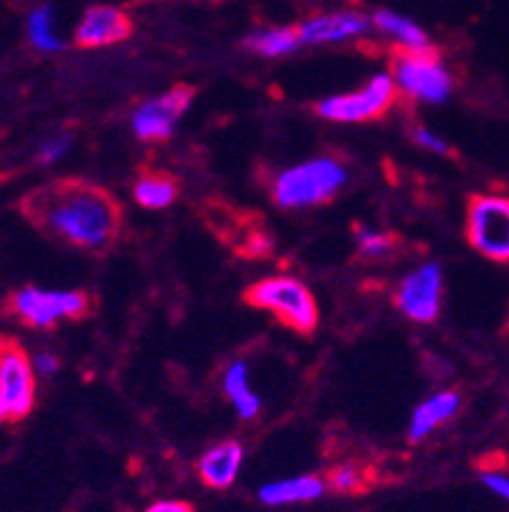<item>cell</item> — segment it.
Masks as SVG:
<instances>
[{
    "instance_id": "obj_1",
    "label": "cell",
    "mask_w": 509,
    "mask_h": 512,
    "mask_svg": "<svg viewBox=\"0 0 509 512\" xmlns=\"http://www.w3.org/2000/svg\"><path fill=\"white\" fill-rule=\"evenodd\" d=\"M21 207L51 240L87 253H107L123 230L118 199L90 181L64 179L46 184L28 194Z\"/></svg>"
},
{
    "instance_id": "obj_2",
    "label": "cell",
    "mask_w": 509,
    "mask_h": 512,
    "mask_svg": "<svg viewBox=\"0 0 509 512\" xmlns=\"http://www.w3.org/2000/svg\"><path fill=\"white\" fill-rule=\"evenodd\" d=\"M349 174L336 158H311L280 171L273 179V202L280 209H308L331 202L342 192Z\"/></svg>"
},
{
    "instance_id": "obj_3",
    "label": "cell",
    "mask_w": 509,
    "mask_h": 512,
    "mask_svg": "<svg viewBox=\"0 0 509 512\" xmlns=\"http://www.w3.org/2000/svg\"><path fill=\"white\" fill-rule=\"evenodd\" d=\"M245 301L260 311L273 314L280 324L298 334H314L319 327V304L303 281L293 276H268L252 283Z\"/></svg>"
},
{
    "instance_id": "obj_4",
    "label": "cell",
    "mask_w": 509,
    "mask_h": 512,
    "mask_svg": "<svg viewBox=\"0 0 509 512\" xmlns=\"http://www.w3.org/2000/svg\"><path fill=\"white\" fill-rule=\"evenodd\" d=\"M392 82L415 102L438 105L454 92V77L433 46L428 49H398L390 62Z\"/></svg>"
},
{
    "instance_id": "obj_5",
    "label": "cell",
    "mask_w": 509,
    "mask_h": 512,
    "mask_svg": "<svg viewBox=\"0 0 509 512\" xmlns=\"http://www.w3.org/2000/svg\"><path fill=\"white\" fill-rule=\"evenodd\" d=\"M92 301L84 291L23 286L8 296V311L31 329H51L69 319L90 314Z\"/></svg>"
},
{
    "instance_id": "obj_6",
    "label": "cell",
    "mask_w": 509,
    "mask_h": 512,
    "mask_svg": "<svg viewBox=\"0 0 509 512\" xmlns=\"http://www.w3.org/2000/svg\"><path fill=\"white\" fill-rule=\"evenodd\" d=\"M466 240L487 260L509 263V194H474L469 199Z\"/></svg>"
},
{
    "instance_id": "obj_7",
    "label": "cell",
    "mask_w": 509,
    "mask_h": 512,
    "mask_svg": "<svg viewBox=\"0 0 509 512\" xmlns=\"http://www.w3.org/2000/svg\"><path fill=\"white\" fill-rule=\"evenodd\" d=\"M36 370L26 349L0 337V423H18L34 411Z\"/></svg>"
},
{
    "instance_id": "obj_8",
    "label": "cell",
    "mask_w": 509,
    "mask_h": 512,
    "mask_svg": "<svg viewBox=\"0 0 509 512\" xmlns=\"http://www.w3.org/2000/svg\"><path fill=\"white\" fill-rule=\"evenodd\" d=\"M398 100V87L392 82V74H375L359 90L331 95L316 105V113L334 123H367V120L385 118L387 110Z\"/></svg>"
},
{
    "instance_id": "obj_9",
    "label": "cell",
    "mask_w": 509,
    "mask_h": 512,
    "mask_svg": "<svg viewBox=\"0 0 509 512\" xmlns=\"http://www.w3.org/2000/svg\"><path fill=\"white\" fill-rule=\"evenodd\" d=\"M194 100V87L176 85L163 95L146 100L135 107L133 130L140 141H168L181 115L189 110Z\"/></svg>"
},
{
    "instance_id": "obj_10",
    "label": "cell",
    "mask_w": 509,
    "mask_h": 512,
    "mask_svg": "<svg viewBox=\"0 0 509 512\" xmlns=\"http://www.w3.org/2000/svg\"><path fill=\"white\" fill-rule=\"evenodd\" d=\"M443 293V271L438 263H423L403 278L395 291V304L418 324H431L441 311Z\"/></svg>"
},
{
    "instance_id": "obj_11",
    "label": "cell",
    "mask_w": 509,
    "mask_h": 512,
    "mask_svg": "<svg viewBox=\"0 0 509 512\" xmlns=\"http://www.w3.org/2000/svg\"><path fill=\"white\" fill-rule=\"evenodd\" d=\"M133 34V21L128 13L118 6H92L84 11L77 31H74V44L82 49H102L125 41Z\"/></svg>"
},
{
    "instance_id": "obj_12",
    "label": "cell",
    "mask_w": 509,
    "mask_h": 512,
    "mask_svg": "<svg viewBox=\"0 0 509 512\" xmlns=\"http://www.w3.org/2000/svg\"><path fill=\"white\" fill-rule=\"evenodd\" d=\"M372 29V18L362 11H334L311 16L298 26L303 46L316 44H344L364 36Z\"/></svg>"
},
{
    "instance_id": "obj_13",
    "label": "cell",
    "mask_w": 509,
    "mask_h": 512,
    "mask_svg": "<svg viewBox=\"0 0 509 512\" xmlns=\"http://www.w3.org/2000/svg\"><path fill=\"white\" fill-rule=\"evenodd\" d=\"M242 462H245V449H242V444L235 439H227L214 444L212 449H207L199 456L196 472H199V479L207 487H212V490H227V487L235 484Z\"/></svg>"
},
{
    "instance_id": "obj_14",
    "label": "cell",
    "mask_w": 509,
    "mask_h": 512,
    "mask_svg": "<svg viewBox=\"0 0 509 512\" xmlns=\"http://www.w3.org/2000/svg\"><path fill=\"white\" fill-rule=\"evenodd\" d=\"M326 479L316 474H298V477L275 479V482L263 484L258 490V497L263 505L280 507V505H301V502H314L324 497Z\"/></svg>"
},
{
    "instance_id": "obj_15",
    "label": "cell",
    "mask_w": 509,
    "mask_h": 512,
    "mask_svg": "<svg viewBox=\"0 0 509 512\" xmlns=\"http://www.w3.org/2000/svg\"><path fill=\"white\" fill-rule=\"evenodd\" d=\"M459 406L461 395L454 393V390H441V393H433L431 398L423 400V403L413 411V418H410V441L418 444V441H423L426 436H431L438 426H443L448 418L456 416Z\"/></svg>"
},
{
    "instance_id": "obj_16",
    "label": "cell",
    "mask_w": 509,
    "mask_h": 512,
    "mask_svg": "<svg viewBox=\"0 0 509 512\" xmlns=\"http://www.w3.org/2000/svg\"><path fill=\"white\" fill-rule=\"evenodd\" d=\"M222 388L242 421H252L260 413V408H263L260 395L250 388V375H247V365L242 360H235L224 370Z\"/></svg>"
},
{
    "instance_id": "obj_17",
    "label": "cell",
    "mask_w": 509,
    "mask_h": 512,
    "mask_svg": "<svg viewBox=\"0 0 509 512\" xmlns=\"http://www.w3.org/2000/svg\"><path fill=\"white\" fill-rule=\"evenodd\" d=\"M303 46L298 26H270V29L252 31L245 39V49L265 59L288 57Z\"/></svg>"
},
{
    "instance_id": "obj_18",
    "label": "cell",
    "mask_w": 509,
    "mask_h": 512,
    "mask_svg": "<svg viewBox=\"0 0 509 512\" xmlns=\"http://www.w3.org/2000/svg\"><path fill=\"white\" fill-rule=\"evenodd\" d=\"M372 26L382 36L395 41L398 49H428L431 46L428 34L420 29L418 23H413L410 18L400 16L395 11H387V8H380V11L372 13Z\"/></svg>"
},
{
    "instance_id": "obj_19",
    "label": "cell",
    "mask_w": 509,
    "mask_h": 512,
    "mask_svg": "<svg viewBox=\"0 0 509 512\" xmlns=\"http://www.w3.org/2000/svg\"><path fill=\"white\" fill-rule=\"evenodd\" d=\"M133 197L140 207L166 209L179 197V184L166 171H143L133 186Z\"/></svg>"
},
{
    "instance_id": "obj_20",
    "label": "cell",
    "mask_w": 509,
    "mask_h": 512,
    "mask_svg": "<svg viewBox=\"0 0 509 512\" xmlns=\"http://www.w3.org/2000/svg\"><path fill=\"white\" fill-rule=\"evenodd\" d=\"M28 39L39 51H62L64 41L59 39L54 29V18H51V8H36L28 16Z\"/></svg>"
},
{
    "instance_id": "obj_21",
    "label": "cell",
    "mask_w": 509,
    "mask_h": 512,
    "mask_svg": "<svg viewBox=\"0 0 509 512\" xmlns=\"http://www.w3.org/2000/svg\"><path fill=\"white\" fill-rule=\"evenodd\" d=\"M367 482H370L367 472L352 462L339 464L326 477V487H331L334 492H342V495H357V492L367 490Z\"/></svg>"
},
{
    "instance_id": "obj_22",
    "label": "cell",
    "mask_w": 509,
    "mask_h": 512,
    "mask_svg": "<svg viewBox=\"0 0 509 512\" xmlns=\"http://www.w3.org/2000/svg\"><path fill=\"white\" fill-rule=\"evenodd\" d=\"M392 248H395V237L387 235V232L370 230V227L357 230V250L362 258H385L387 253H392Z\"/></svg>"
},
{
    "instance_id": "obj_23",
    "label": "cell",
    "mask_w": 509,
    "mask_h": 512,
    "mask_svg": "<svg viewBox=\"0 0 509 512\" xmlns=\"http://www.w3.org/2000/svg\"><path fill=\"white\" fill-rule=\"evenodd\" d=\"M69 146H72V136H67V133H62V136H51L49 141H44L39 146V153H36V161L44 166L54 164V161H59L62 156H67Z\"/></svg>"
},
{
    "instance_id": "obj_24",
    "label": "cell",
    "mask_w": 509,
    "mask_h": 512,
    "mask_svg": "<svg viewBox=\"0 0 509 512\" xmlns=\"http://www.w3.org/2000/svg\"><path fill=\"white\" fill-rule=\"evenodd\" d=\"M413 138L415 143H418L420 148H426V151L438 153V156H451V146H448L441 136H436L433 130L423 128V125H418V128L413 130Z\"/></svg>"
},
{
    "instance_id": "obj_25",
    "label": "cell",
    "mask_w": 509,
    "mask_h": 512,
    "mask_svg": "<svg viewBox=\"0 0 509 512\" xmlns=\"http://www.w3.org/2000/svg\"><path fill=\"white\" fill-rule=\"evenodd\" d=\"M479 479H482V484L487 487L489 492H494L499 500L507 502L509 505V477L507 474L494 472V469H484V472L479 474Z\"/></svg>"
},
{
    "instance_id": "obj_26",
    "label": "cell",
    "mask_w": 509,
    "mask_h": 512,
    "mask_svg": "<svg viewBox=\"0 0 509 512\" xmlns=\"http://www.w3.org/2000/svg\"><path fill=\"white\" fill-rule=\"evenodd\" d=\"M31 362H34V370L36 375H54L56 370H59V357L54 355V352H46V349H41V352H36L34 357H31Z\"/></svg>"
},
{
    "instance_id": "obj_27",
    "label": "cell",
    "mask_w": 509,
    "mask_h": 512,
    "mask_svg": "<svg viewBox=\"0 0 509 512\" xmlns=\"http://www.w3.org/2000/svg\"><path fill=\"white\" fill-rule=\"evenodd\" d=\"M146 512H194V507L184 500H158Z\"/></svg>"
}]
</instances>
